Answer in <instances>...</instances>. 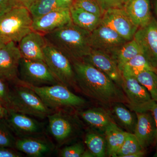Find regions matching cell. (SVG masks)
<instances>
[{
	"mask_svg": "<svg viewBox=\"0 0 157 157\" xmlns=\"http://www.w3.org/2000/svg\"><path fill=\"white\" fill-rule=\"evenodd\" d=\"M72 63L78 90L85 95L104 105H128L122 88L105 73L82 60Z\"/></svg>",
	"mask_w": 157,
	"mask_h": 157,
	"instance_id": "cell-1",
	"label": "cell"
},
{
	"mask_svg": "<svg viewBox=\"0 0 157 157\" xmlns=\"http://www.w3.org/2000/svg\"><path fill=\"white\" fill-rule=\"evenodd\" d=\"M90 33L72 21L44 36L48 43L60 51L72 63L82 60L90 52Z\"/></svg>",
	"mask_w": 157,
	"mask_h": 157,
	"instance_id": "cell-2",
	"label": "cell"
},
{
	"mask_svg": "<svg viewBox=\"0 0 157 157\" xmlns=\"http://www.w3.org/2000/svg\"><path fill=\"white\" fill-rule=\"evenodd\" d=\"M9 109L40 119L47 118L54 111L29 86L21 81L11 90Z\"/></svg>",
	"mask_w": 157,
	"mask_h": 157,
	"instance_id": "cell-3",
	"label": "cell"
},
{
	"mask_svg": "<svg viewBox=\"0 0 157 157\" xmlns=\"http://www.w3.org/2000/svg\"><path fill=\"white\" fill-rule=\"evenodd\" d=\"M33 18L28 9L15 6L0 15V37L6 42H19L32 29Z\"/></svg>",
	"mask_w": 157,
	"mask_h": 157,
	"instance_id": "cell-4",
	"label": "cell"
},
{
	"mask_svg": "<svg viewBox=\"0 0 157 157\" xmlns=\"http://www.w3.org/2000/svg\"><path fill=\"white\" fill-rule=\"evenodd\" d=\"M28 86L39 96L46 106L53 111L80 108L86 104L83 98L75 94L69 87L61 83L39 86Z\"/></svg>",
	"mask_w": 157,
	"mask_h": 157,
	"instance_id": "cell-5",
	"label": "cell"
},
{
	"mask_svg": "<svg viewBox=\"0 0 157 157\" xmlns=\"http://www.w3.org/2000/svg\"><path fill=\"white\" fill-rule=\"evenodd\" d=\"M44 57L45 63L59 83L78 90L73 64L67 57L48 42Z\"/></svg>",
	"mask_w": 157,
	"mask_h": 157,
	"instance_id": "cell-6",
	"label": "cell"
},
{
	"mask_svg": "<svg viewBox=\"0 0 157 157\" xmlns=\"http://www.w3.org/2000/svg\"><path fill=\"white\" fill-rule=\"evenodd\" d=\"M20 81L32 86H39L58 83L44 61L21 58L19 67Z\"/></svg>",
	"mask_w": 157,
	"mask_h": 157,
	"instance_id": "cell-7",
	"label": "cell"
},
{
	"mask_svg": "<svg viewBox=\"0 0 157 157\" xmlns=\"http://www.w3.org/2000/svg\"><path fill=\"white\" fill-rule=\"evenodd\" d=\"M121 87L128 101L129 108L135 113L150 111L155 101L146 88L134 76H122Z\"/></svg>",
	"mask_w": 157,
	"mask_h": 157,
	"instance_id": "cell-8",
	"label": "cell"
},
{
	"mask_svg": "<svg viewBox=\"0 0 157 157\" xmlns=\"http://www.w3.org/2000/svg\"><path fill=\"white\" fill-rule=\"evenodd\" d=\"M48 130L59 147L73 137L76 127L71 116L64 110L54 111L48 116Z\"/></svg>",
	"mask_w": 157,
	"mask_h": 157,
	"instance_id": "cell-9",
	"label": "cell"
},
{
	"mask_svg": "<svg viewBox=\"0 0 157 157\" xmlns=\"http://www.w3.org/2000/svg\"><path fill=\"white\" fill-rule=\"evenodd\" d=\"M16 43L8 42L0 48V78L14 85L20 82L19 67L22 58Z\"/></svg>",
	"mask_w": 157,
	"mask_h": 157,
	"instance_id": "cell-10",
	"label": "cell"
},
{
	"mask_svg": "<svg viewBox=\"0 0 157 157\" xmlns=\"http://www.w3.org/2000/svg\"><path fill=\"white\" fill-rule=\"evenodd\" d=\"M90 41L92 49L104 52L111 56L128 42L114 30L101 23L90 33Z\"/></svg>",
	"mask_w": 157,
	"mask_h": 157,
	"instance_id": "cell-11",
	"label": "cell"
},
{
	"mask_svg": "<svg viewBox=\"0 0 157 157\" xmlns=\"http://www.w3.org/2000/svg\"><path fill=\"white\" fill-rule=\"evenodd\" d=\"M11 131L17 137L43 135V124L27 114L8 109L5 118Z\"/></svg>",
	"mask_w": 157,
	"mask_h": 157,
	"instance_id": "cell-12",
	"label": "cell"
},
{
	"mask_svg": "<svg viewBox=\"0 0 157 157\" xmlns=\"http://www.w3.org/2000/svg\"><path fill=\"white\" fill-rule=\"evenodd\" d=\"M101 23L114 30L128 42L134 39L139 29L134 24L123 8L109 9L104 11Z\"/></svg>",
	"mask_w": 157,
	"mask_h": 157,
	"instance_id": "cell-13",
	"label": "cell"
},
{
	"mask_svg": "<svg viewBox=\"0 0 157 157\" xmlns=\"http://www.w3.org/2000/svg\"><path fill=\"white\" fill-rule=\"evenodd\" d=\"M134 39L140 46L142 54L157 68V21L152 17L148 24L137 29Z\"/></svg>",
	"mask_w": 157,
	"mask_h": 157,
	"instance_id": "cell-14",
	"label": "cell"
},
{
	"mask_svg": "<svg viewBox=\"0 0 157 157\" xmlns=\"http://www.w3.org/2000/svg\"><path fill=\"white\" fill-rule=\"evenodd\" d=\"M71 21L70 8L58 9L33 20L32 29L45 35Z\"/></svg>",
	"mask_w": 157,
	"mask_h": 157,
	"instance_id": "cell-15",
	"label": "cell"
},
{
	"mask_svg": "<svg viewBox=\"0 0 157 157\" xmlns=\"http://www.w3.org/2000/svg\"><path fill=\"white\" fill-rule=\"evenodd\" d=\"M82 60L105 73L121 87L122 81V73L111 55L101 51L92 49Z\"/></svg>",
	"mask_w": 157,
	"mask_h": 157,
	"instance_id": "cell-16",
	"label": "cell"
},
{
	"mask_svg": "<svg viewBox=\"0 0 157 157\" xmlns=\"http://www.w3.org/2000/svg\"><path fill=\"white\" fill-rule=\"evenodd\" d=\"M54 144L44 135L18 137L15 148L28 156L40 157L48 155L54 149Z\"/></svg>",
	"mask_w": 157,
	"mask_h": 157,
	"instance_id": "cell-17",
	"label": "cell"
},
{
	"mask_svg": "<svg viewBox=\"0 0 157 157\" xmlns=\"http://www.w3.org/2000/svg\"><path fill=\"white\" fill-rule=\"evenodd\" d=\"M18 43L22 58L45 61L44 49L47 42L44 35L33 30L25 36Z\"/></svg>",
	"mask_w": 157,
	"mask_h": 157,
	"instance_id": "cell-18",
	"label": "cell"
},
{
	"mask_svg": "<svg viewBox=\"0 0 157 157\" xmlns=\"http://www.w3.org/2000/svg\"><path fill=\"white\" fill-rule=\"evenodd\" d=\"M137 123L135 134L143 149L155 143L156 135V128L154 119L151 111L135 113Z\"/></svg>",
	"mask_w": 157,
	"mask_h": 157,
	"instance_id": "cell-19",
	"label": "cell"
},
{
	"mask_svg": "<svg viewBox=\"0 0 157 157\" xmlns=\"http://www.w3.org/2000/svg\"><path fill=\"white\" fill-rule=\"evenodd\" d=\"M123 8L138 28L148 24L152 18L150 0H128Z\"/></svg>",
	"mask_w": 157,
	"mask_h": 157,
	"instance_id": "cell-20",
	"label": "cell"
},
{
	"mask_svg": "<svg viewBox=\"0 0 157 157\" xmlns=\"http://www.w3.org/2000/svg\"><path fill=\"white\" fill-rule=\"evenodd\" d=\"M78 113L89 125L104 133L108 126L115 122L108 113L100 108H90L78 111Z\"/></svg>",
	"mask_w": 157,
	"mask_h": 157,
	"instance_id": "cell-21",
	"label": "cell"
},
{
	"mask_svg": "<svg viewBox=\"0 0 157 157\" xmlns=\"http://www.w3.org/2000/svg\"><path fill=\"white\" fill-rule=\"evenodd\" d=\"M104 133L107 142V155L116 157L117 152L126 138L128 132L123 131L113 122L106 128Z\"/></svg>",
	"mask_w": 157,
	"mask_h": 157,
	"instance_id": "cell-22",
	"label": "cell"
},
{
	"mask_svg": "<svg viewBox=\"0 0 157 157\" xmlns=\"http://www.w3.org/2000/svg\"><path fill=\"white\" fill-rule=\"evenodd\" d=\"M70 11L72 22L90 33L93 32L101 24L102 17L95 14L73 6L70 7Z\"/></svg>",
	"mask_w": 157,
	"mask_h": 157,
	"instance_id": "cell-23",
	"label": "cell"
},
{
	"mask_svg": "<svg viewBox=\"0 0 157 157\" xmlns=\"http://www.w3.org/2000/svg\"><path fill=\"white\" fill-rule=\"evenodd\" d=\"M139 54H142V50L137 42L133 39L126 42L112 56L121 73L124 66L131 59Z\"/></svg>",
	"mask_w": 157,
	"mask_h": 157,
	"instance_id": "cell-24",
	"label": "cell"
},
{
	"mask_svg": "<svg viewBox=\"0 0 157 157\" xmlns=\"http://www.w3.org/2000/svg\"><path fill=\"white\" fill-rule=\"evenodd\" d=\"M144 71H151L157 73V68L153 67L143 54H139L124 66L121 71L122 76H134Z\"/></svg>",
	"mask_w": 157,
	"mask_h": 157,
	"instance_id": "cell-25",
	"label": "cell"
},
{
	"mask_svg": "<svg viewBox=\"0 0 157 157\" xmlns=\"http://www.w3.org/2000/svg\"><path fill=\"white\" fill-rule=\"evenodd\" d=\"M113 108V113L119 123L127 132L134 133L137 123V116L129 110L122 103H116Z\"/></svg>",
	"mask_w": 157,
	"mask_h": 157,
	"instance_id": "cell-26",
	"label": "cell"
},
{
	"mask_svg": "<svg viewBox=\"0 0 157 157\" xmlns=\"http://www.w3.org/2000/svg\"><path fill=\"white\" fill-rule=\"evenodd\" d=\"M69 8L59 0H36L29 11L33 20L58 9Z\"/></svg>",
	"mask_w": 157,
	"mask_h": 157,
	"instance_id": "cell-27",
	"label": "cell"
},
{
	"mask_svg": "<svg viewBox=\"0 0 157 157\" xmlns=\"http://www.w3.org/2000/svg\"><path fill=\"white\" fill-rule=\"evenodd\" d=\"M84 143L94 157H104L107 155L106 139L100 134L92 132H87L85 137Z\"/></svg>",
	"mask_w": 157,
	"mask_h": 157,
	"instance_id": "cell-28",
	"label": "cell"
},
{
	"mask_svg": "<svg viewBox=\"0 0 157 157\" xmlns=\"http://www.w3.org/2000/svg\"><path fill=\"white\" fill-rule=\"evenodd\" d=\"M134 77L146 88L153 100L157 102V73L151 71H144L137 73Z\"/></svg>",
	"mask_w": 157,
	"mask_h": 157,
	"instance_id": "cell-29",
	"label": "cell"
},
{
	"mask_svg": "<svg viewBox=\"0 0 157 157\" xmlns=\"http://www.w3.org/2000/svg\"><path fill=\"white\" fill-rule=\"evenodd\" d=\"M146 150L143 148L134 133L128 132L126 138L117 154L116 157H128L129 155Z\"/></svg>",
	"mask_w": 157,
	"mask_h": 157,
	"instance_id": "cell-30",
	"label": "cell"
},
{
	"mask_svg": "<svg viewBox=\"0 0 157 157\" xmlns=\"http://www.w3.org/2000/svg\"><path fill=\"white\" fill-rule=\"evenodd\" d=\"M15 135L5 119L0 120V146L15 148L17 138Z\"/></svg>",
	"mask_w": 157,
	"mask_h": 157,
	"instance_id": "cell-31",
	"label": "cell"
},
{
	"mask_svg": "<svg viewBox=\"0 0 157 157\" xmlns=\"http://www.w3.org/2000/svg\"><path fill=\"white\" fill-rule=\"evenodd\" d=\"M72 6L102 17L104 12L96 0H75Z\"/></svg>",
	"mask_w": 157,
	"mask_h": 157,
	"instance_id": "cell-32",
	"label": "cell"
},
{
	"mask_svg": "<svg viewBox=\"0 0 157 157\" xmlns=\"http://www.w3.org/2000/svg\"><path fill=\"white\" fill-rule=\"evenodd\" d=\"M85 150L84 144L78 142L63 147L59 151L58 155L61 157H82Z\"/></svg>",
	"mask_w": 157,
	"mask_h": 157,
	"instance_id": "cell-33",
	"label": "cell"
},
{
	"mask_svg": "<svg viewBox=\"0 0 157 157\" xmlns=\"http://www.w3.org/2000/svg\"><path fill=\"white\" fill-rule=\"evenodd\" d=\"M7 82L0 78V103L9 109L10 106L11 90Z\"/></svg>",
	"mask_w": 157,
	"mask_h": 157,
	"instance_id": "cell-34",
	"label": "cell"
},
{
	"mask_svg": "<svg viewBox=\"0 0 157 157\" xmlns=\"http://www.w3.org/2000/svg\"><path fill=\"white\" fill-rule=\"evenodd\" d=\"M103 12L108 9L123 8L128 0H96Z\"/></svg>",
	"mask_w": 157,
	"mask_h": 157,
	"instance_id": "cell-35",
	"label": "cell"
},
{
	"mask_svg": "<svg viewBox=\"0 0 157 157\" xmlns=\"http://www.w3.org/2000/svg\"><path fill=\"white\" fill-rule=\"evenodd\" d=\"M22 155L16 149L0 146V157H19Z\"/></svg>",
	"mask_w": 157,
	"mask_h": 157,
	"instance_id": "cell-36",
	"label": "cell"
},
{
	"mask_svg": "<svg viewBox=\"0 0 157 157\" xmlns=\"http://www.w3.org/2000/svg\"><path fill=\"white\" fill-rule=\"evenodd\" d=\"M20 6L16 0H0V15L15 7Z\"/></svg>",
	"mask_w": 157,
	"mask_h": 157,
	"instance_id": "cell-37",
	"label": "cell"
},
{
	"mask_svg": "<svg viewBox=\"0 0 157 157\" xmlns=\"http://www.w3.org/2000/svg\"><path fill=\"white\" fill-rule=\"evenodd\" d=\"M150 111L151 112L152 114L154 119L156 128V135L155 140L154 144L157 146V102H155L154 104Z\"/></svg>",
	"mask_w": 157,
	"mask_h": 157,
	"instance_id": "cell-38",
	"label": "cell"
},
{
	"mask_svg": "<svg viewBox=\"0 0 157 157\" xmlns=\"http://www.w3.org/2000/svg\"><path fill=\"white\" fill-rule=\"evenodd\" d=\"M20 6H24L27 9H29L36 0H16Z\"/></svg>",
	"mask_w": 157,
	"mask_h": 157,
	"instance_id": "cell-39",
	"label": "cell"
},
{
	"mask_svg": "<svg viewBox=\"0 0 157 157\" xmlns=\"http://www.w3.org/2000/svg\"><path fill=\"white\" fill-rule=\"evenodd\" d=\"M8 108L0 103V120L5 119L8 114Z\"/></svg>",
	"mask_w": 157,
	"mask_h": 157,
	"instance_id": "cell-40",
	"label": "cell"
},
{
	"mask_svg": "<svg viewBox=\"0 0 157 157\" xmlns=\"http://www.w3.org/2000/svg\"><path fill=\"white\" fill-rule=\"evenodd\" d=\"M59 1L68 8H70L73 5L75 0H59Z\"/></svg>",
	"mask_w": 157,
	"mask_h": 157,
	"instance_id": "cell-41",
	"label": "cell"
},
{
	"mask_svg": "<svg viewBox=\"0 0 157 157\" xmlns=\"http://www.w3.org/2000/svg\"><path fill=\"white\" fill-rule=\"evenodd\" d=\"M7 43V42H6L4 39H2L1 37H0V48H2Z\"/></svg>",
	"mask_w": 157,
	"mask_h": 157,
	"instance_id": "cell-42",
	"label": "cell"
},
{
	"mask_svg": "<svg viewBox=\"0 0 157 157\" xmlns=\"http://www.w3.org/2000/svg\"><path fill=\"white\" fill-rule=\"evenodd\" d=\"M155 13L157 17V0L155 1Z\"/></svg>",
	"mask_w": 157,
	"mask_h": 157,
	"instance_id": "cell-43",
	"label": "cell"
},
{
	"mask_svg": "<svg viewBox=\"0 0 157 157\" xmlns=\"http://www.w3.org/2000/svg\"><path fill=\"white\" fill-rule=\"evenodd\" d=\"M153 156L155 157H157V146L156 151L155 153V154Z\"/></svg>",
	"mask_w": 157,
	"mask_h": 157,
	"instance_id": "cell-44",
	"label": "cell"
}]
</instances>
